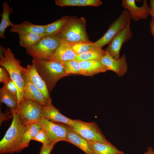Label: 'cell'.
Returning a JSON list of instances; mask_svg holds the SVG:
<instances>
[{
    "label": "cell",
    "mask_w": 154,
    "mask_h": 154,
    "mask_svg": "<svg viewBox=\"0 0 154 154\" xmlns=\"http://www.w3.org/2000/svg\"><path fill=\"white\" fill-rule=\"evenodd\" d=\"M65 125L68 142L77 147L86 154H96L89 147L86 139L74 131L69 125Z\"/></svg>",
    "instance_id": "17"
},
{
    "label": "cell",
    "mask_w": 154,
    "mask_h": 154,
    "mask_svg": "<svg viewBox=\"0 0 154 154\" xmlns=\"http://www.w3.org/2000/svg\"><path fill=\"white\" fill-rule=\"evenodd\" d=\"M46 25H38L33 24L27 21L20 24H13L11 27L9 31L18 34L25 33H33L44 35Z\"/></svg>",
    "instance_id": "19"
},
{
    "label": "cell",
    "mask_w": 154,
    "mask_h": 154,
    "mask_svg": "<svg viewBox=\"0 0 154 154\" xmlns=\"http://www.w3.org/2000/svg\"><path fill=\"white\" fill-rule=\"evenodd\" d=\"M70 44L73 50L77 56L99 48L95 46L94 42H92L89 43H70Z\"/></svg>",
    "instance_id": "27"
},
{
    "label": "cell",
    "mask_w": 154,
    "mask_h": 154,
    "mask_svg": "<svg viewBox=\"0 0 154 154\" xmlns=\"http://www.w3.org/2000/svg\"><path fill=\"white\" fill-rule=\"evenodd\" d=\"M143 154H154V151L152 147H149L148 148L147 151Z\"/></svg>",
    "instance_id": "38"
},
{
    "label": "cell",
    "mask_w": 154,
    "mask_h": 154,
    "mask_svg": "<svg viewBox=\"0 0 154 154\" xmlns=\"http://www.w3.org/2000/svg\"><path fill=\"white\" fill-rule=\"evenodd\" d=\"M131 14L127 9L123 11L116 20L114 21L104 35L96 41L94 42L97 47L102 48L109 44L114 37L125 28L130 22Z\"/></svg>",
    "instance_id": "8"
},
{
    "label": "cell",
    "mask_w": 154,
    "mask_h": 154,
    "mask_svg": "<svg viewBox=\"0 0 154 154\" xmlns=\"http://www.w3.org/2000/svg\"><path fill=\"white\" fill-rule=\"evenodd\" d=\"M26 72L32 83L41 92L45 99L51 103L52 98L50 96L46 84L39 75L34 65L28 64Z\"/></svg>",
    "instance_id": "15"
},
{
    "label": "cell",
    "mask_w": 154,
    "mask_h": 154,
    "mask_svg": "<svg viewBox=\"0 0 154 154\" xmlns=\"http://www.w3.org/2000/svg\"><path fill=\"white\" fill-rule=\"evenodd\" d=\"M12 114L11 124L0 142L1 154L18 153L23 150L21 145L27 125L21 121L17 111Z\"/></svg>",
    "instance_id": "1"
},
{
    "label": "cell",
    "mask_w": 154,
    "mask_h": 154,
    "mask_svg": "<svg viewBox=\"0 0 154 154\" xmlns=\"http://www.w3.org/2000/svg\"><path fill=\"white\" fill-rule=\"evenodd\" d=\"M106 53V51L104 50L102 48H97L77 55L75 60L78 62L90 60H96L100 61Z\"/></svg>",
    "instance_id": "26"
},
{
    "label": "cell",
    "mask_w": 154,
    "mask_h": 154,
    "mask_svg": "<svg viewBox=\"0 0 154 154\" xmlns=\"http://www.w3.org/2000/svg\"><path fill=\"white\" fill-rule=\"evenodd\" d=\"M61 39L58 35L44 36L35 45L26 49L33 59L48 60L60 44Z\"/></svg>",
    "instance_id": "5"
},
{
    "label": "cell",
    "mask_w": 154,
    "mask_h": 154,
    "mask_svg": "<svg viewBox=\"0 0 154 154\" xmlns=\"http://www.w3.org/2000/svg\"><path fill=\"white\" fill-rule=\"evenodd\" d=\"M37 122L46 132L50 144L61 141L68 142L64 124L54 122L42 117Z\"/></svg>",
    "instance_id": "9"
},
{
    "label": "cell",
    "mask_w": 154,
    "mask_h": 154,
    "mask_svg": "<svg viewBox=\"0 0 154 154\" xmlns=\"http://www.w3.org/2000/svg\"><path fill=\"white\" fill-rule=\"evenodd\" d=\"M26 69L23 73L24 84L23 98L31 100L43 106L51 103L45 99L41 92L32 83L26 73Z\"/></svg>",
    "instance_id": "11"
},
{
    "label": "cell",
    "mask_w": 154,
    "mask_h": 154,
    "mask_svg": "<svg viewBox=\"0 0 154 154\" xmlns=\"http://www.w3.org/2000/svg\"><path fill=\"white\" fill-rule=\"evenodd\" d=\"M55 144H50L47 146L42 145L39 154H50Z\"/></svg>",
    "instance_id": "34"
},
{
    "label": "cell",
    "mask_w": 154,
    "mask_h": 154,
    "mask_svg": "<svg viewBox=\"0 0 154 154\" xmlns=\"http://www.w3.org/2000/svg\"><path fill=\"white\" fill-rule=\"evenodd\" d=\"M32 62L45 83L49 93L60 79L68 76L61 63L49 60L35 59H33Z\"/></svg>",
    "instance_id": "3"
},
{
    "label": "cell",
    "mask_w": 154,
    "mask_h": 154,
    "mask_svg": "<svg viewBox=\"0 0 154 154\" xmlns=\"http://www.w3.org/2000/svg\"><path fill=\"white\" fill-rule=\"evenodd\" d=\"M0 102L9 108L11 114L17 110L19 103L17 96L9 90L4 84L0 89Z\"/></svg>",
    "instance_id": "20"
},
{
    "label": "cell",
    "mask_w": 154,
    "mask_h": 154,
    "mask_svg": "<svg viewBox=\"0 0 154 154\" xmlns=\"http://www.w3.org/2000/svg\"><path fill=\"white\" fill-rule=\"evenodd\" d=\"M0 65L8 72L11 80L17 88V98L19 103L23 98L24 81L23 72L26 68L21 65V61L16 58L11 49L0 46Z\"/></svg>",
    "instance_id": "2"
},
{
    "label": "cell",
    "mask_w": 154,
    "mask_h": 154,
    "mask_svg": "<svg viewBox=\"0 0 154 154\" xmlns=\"http://www.w3.org/2000/svg\"><path fill=\"white\" fill-rule=\"evenodd\" d=\"M150 27L151 32L154 38V21L152 19L150 22Z\"/></svg>",
    "instance_id": "37"
},
{
    "label": "cell",
    "mask_w": 154,
    "mask_h": 154,
    "mask_svg": "<svg viewBox=\"0 0 154 154\" xmlns=\"http://www.w3.org/2000/svg\"><path fill=\"white\" fill-rule=\"evenodd\" d=\"M87 142L96 154H124V153L118 149L112 144L86 140Z\"/></svg>",
    "instance_id": "21"
},
{
    "label": "cell",
    "mask_w": 154,
    "mask_h": 154,
    "mask_svg": "<svg viewBox=\"0 0 154 154\" xmlns=\"http://www.w3.org/2000/svg\"><path fill=\"white\" fill-rule=\"evenodd\" d=\"M77 55L70 43L61 40V42L48 60L62 63L75 59Z\"/></svg>",
    "instance_id": "16"
},
{
    "label": "cell",
    "mask_w": 154,
    "mask_h": 154,
    "mask_svg": "<svg viewBox=\"0 0 154 154\" xmlns=\"http://www.w3.org/2000/svg\"><path fill=\"white\" fill-rule=\"evenodd\" d=\"M42 129L41 127L38 122L27 125L21 145L23 149L29 146L30 141Z\"/></svg>",
    "instance_id": "25"
},
{
    "label": "cell",
    "mask_w": 154,
    "mask_h": 154,
    "mask_svg": "<svg viewBox=\"0 0 154 154\" xmlns=\"http://www.w3.org/2000/svg\"><path fill=\"white\" fill-rule=\"evenodd\" d=\"M121 5L125 9L129 11L131 19L134 21L147 19L150 15V7L146 0H143V5L140 7L136 5L135 0H122Z\"/></svg>",
    "instance_id": "12"
},
{
    "label": "cell",
    "mask_w": 154,
    "mask_h": 154,
    "mask_svg": "<svg viewBox=\"0 0 154 154\" xmlns=\"http://www.w3.org/2000/svg\"><path fill=\"white\" fill-rule=\"evenodd\" d=\"M19 35V45L26 49L36 44L44 36L33 33H22Z\"/></svg>",
    "instance_id": "23"
},
{
    "label": "cell",
    "mask_w": 154,
    "mask_h": 154,
    "mask_svg": "<svg viewBox=\"0 0 154 154\" xmlns=\"http://www.w3.org/2000/svg\"><path fill=\"white\" fill-rule=\"evenodd\" d=\"M32 140L42 143V146H47L50 144L47 134L42 129L33 137Z\"/></svg>",
    "instance_id": "29"
},
{
    "label": "cell",
    "mask_w": 154,
    "mask_h": 154,
    "mask_svg": "<svg viewBox=\"0 0 154 154\" xmlns=\"http://www.w3.org/2000/svg\"><path fill=\"white\" fill-rule=\"evenodd\" d=\"M70 127L86 140L112 144L106 139L98 125L95 122H87L79 119L74 120L73 124Z\"/></svg>",
    "instance_id": "6"
},
{
    "label": "cell",
    "mask_w": 154,
    "mask_h": 154,
    "mask_svg": "<svg viewBox=\"0 0 154 154\" xmlns=\"http://www.w3.org/2000/svg\"><path fill=\"white\" fill-rule=\"evenodd\" d=\"M56 5L60 7L80 6L79 0H56Z\"/></svg>",
    "instance_id": "30"
},
{
    "label": "cell",
    "mask_w": 154,
    "mask_h": 154,
    "mask_svg": "<svg viewBox=\"0 0 154 154\" xmlns=\"http://www.w3.org/2000/svg\"><path fill=\"white\" fill-rule=\"evenodd\" d=\"M58 35L62 41L70 43L92 42L86 32V21L83 17H69Z\"/></svg>",
    "instance_id": "4"
},
{
    "label": "cell",
    "mask_w": 154,
    "mask_h": 154,
    "mask_svg": "<svg viewBox=\"0 0 154 154\" xmlns=\"http://www.w3.org/2000/svg\"><path fill=\"white\" fill-rule=\"evenodd\" d=\"M130 22L114 37L106 49L108 53L115 59L120 58V51L123 44L132 37L133 33L130 28Z\"/></svg>",
    "instance_id": "10"
},
{
    "label": "cell",
    "mask_w": 154,
    "mask_h": 154,
    "mask_svg": "<svg viewBox=\"0 0 154 154\" xmlns=\"http://www.w3.org/2000/svg\"><path fill=\"white\" fill-rule=\"evenodd\" d=\"M106 52V54L101 60V62L108 70L114 71L119 76H123L127 72L128 68L125 55L123 54L119 59H115Z\"/></svg>",
    "instance_id": "13"
},
{
    "label": "cell",
    "mask_w": 154,
    "mask_h": 154,
    "mask_svg": "<svg viewBox=\"0 0 154 154\" xmlns=\"http://www.w3.org/2000/svg\"><path fill=\"white\" fill-rule=\"evenodd\" d=\"M11 79L7 71L5 68L1 66L0 68V82L6 84Z\"/></svg>",
    "instance_id": "31"
},
{
    "label": "cell",
    "mask_w": 154,
    "mask_h": 154,
    "mask_svg": "<svg viewBox=\"0 0 154 154\" xmlns=\"http://www.w3.org/2000/svg\"><path fill=\"white\" fill-rule=\"evenodd\" d=\"M43 107L35 102L23 98L19 102L17 112L21 121L27 125L39 121Z\"/></svg>",
    "instance_id": "7"
},
{
    "label": "cell",
    "mask_w": 154,
    "mask_h": 154,
    "mask_svg": "<svg viewBox=\"0 0 154 154\" xmlns=\"http://www.w3.org/2000/svg\"><path fill=\"white\" fill-rule=\"evenodd\" d=\"M67 75L77 74L82 75L79 62L75 60L61 63Z\"/></svg>",
    "instance_id": "28"
},
{
    "label": "cell",
    "mask_w": 154,
    "mask_h": 154,
    "mask_svg": "<svg viewBox=\"0 0 154 154\" xmlns=\"http://www.w3.org/2000/svg\"><path fill=\"white\" fill-rule=\"evenodd\" d=\"M5 85L9 90L17 96V88L13 81L11 79Z\"/></svg>",
    "instance_id": "33"
},
{
    "label": "cell",
    "mask_w": 154,
    "mask_h": 154,
    "mask_svg": "<svg viewBox=\"0 0 154 154\" xmlns=\"http://www.w3.org/2000/svg\"><path fill=\"white\" fill-rule=\"evenodd\" d=\"M80 6H98L102 4L100 0H79Z\"/></svg>",
    "instance_id": "32"
},
{
    "label": "cell",
    "mask_w": 154,
    "mask_h": 154,
    "mask_svg": "<svg viewBox=\"0 0 154 154\" xmlns=\"http://www.w3.org/2000/svg\"><path fill=\"white\" fill-rule=\"evenodd\" d=\"M79 64L82 72V75L85 76H92L108 70L107 68L99 60L83 61L79 62Z\"/></svg>",
    "instance_id": "18"
},
{
    "label": "cell",
    "mask_w": 154,
    "mask_h": 154,
    "mask_svg": "<svg viewBox=\"0 0 154 154\" xmlns=\"http://www.w3.org/2000/svg\"><path fill=\"white\" fill-rule=\"evenodd\" d=\"M149 7L150 15L151 16L154 21V0L150 1Z\"/></svg>",
    "instance_id": "35"
},
{
    "label": "cell",
    "mask_w": 154,
    "mask_h": 154,
    "mask_svg": "<svg viewBox=\"0 0 154 154\" xmlns=\"http://www.w3.org/2000/svg\"><path fill=\"white\" fill-rule=\"evenodd\" d=\"M9 113H6L5 114L3 113L2 111L0 110V124L2 123V121L5 118H7V116L8 115Z\"/></svg>",
    "instance_id": "36"
},
{
    "label": "cell",
    "mask_w": 154,
    "mask_h": 154,
    "mask_svg": "<svg viewBox=\"0 0 154 154\" xmlns=\"http://www.w3.org/2000/svg\"><path fill=\"white\" fill-rule=\"evenodd\" d=\"M69 17H63L52 23L46 25L44 36L58 35L62 30Z\"/></svg>",
    "instance_id": "24"
},
{
    "label": "cell",
    "mask_w": 154,
    "mask_h": 154,
    "mask_svg": "<svg viewBox=\"0 0 154 154\" xmlns=\"http://www.w3.org/2000/svg\"><path fill=\"white\" fill-rule=\"evenodd\" d=\"M41 116L54 122L62 123L71 127L74 120L66 117L60 113L52 103L43 106L40 113Z\"/></svg>",
    "instance_id": "14"
},
{
    "label": "cell",
    "mask_w": 154,
    "mask_h": 154,
    "mask_svg": "<svg viewBox=\"0 0 154 154\" xmlns=\"http://www.w3.org/2000/svg\"><path fill=\"white\" fill-rule=\"evenodd\" d=\"M3 12L1 14V19L0 24V37L4 38L5 37V32L7 27H11L13 24L10 20L9 17L13 13V9L11 7L7 1L2 3Z\"/></svg>",
    "instance_id": "22"
}]
</instances>
